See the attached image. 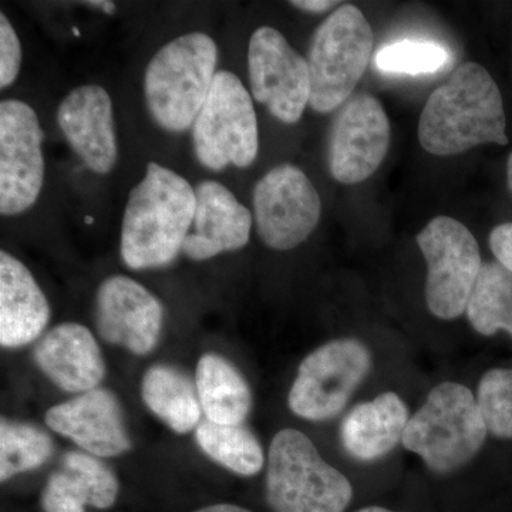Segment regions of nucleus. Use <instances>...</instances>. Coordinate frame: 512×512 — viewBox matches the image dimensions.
Instances as JSON below:
<instances>
[{"label": "nucleus", "instance_id": "10", "mask_svg": "<svg viewBox=\"0 0 512 512\" xmlns=\"http://www.w3.org/2000/svg\"><path fill=\"white\" fill-rule=\"evenodd\" d=\"M320 214L319 192L296 165H278L255 185L256 231L268 248L289 251L303 244L318 227Z\"/></svg>", "mask_w": 512, "mask_h": 512}, {"label": "nucleus", "instance_id": "23", "mask_svg": "<svg viewBox=\"0 0 512 512\" xmlns=\"http://www.w3.org/2000/svg\"><path fill=\"white\" fill-rule=\"evenodd\" d=\"M195 441L205 456L241 477H254L265 464L264 448L247 427L224 426L201 421L195 429Z\"/></svg>", "mask_w": 512, "mask_h": 512}, {"label": "nucleus", "instance_id": "14", "mask_svg": "<svg viewBox=\"0 0 512 512\" xmlns=\"http://www.w3.org/2000/svg\"><path fill=\"white\" fill-rule=\"evenodd\" d=\"M164 323V308L146 286L124 275L100 285L96 295V325L107 343L146 356L156 348Z\"/></svg>", "mask_w": 512, "mask_h": 512}, {"label": "nucleus", "instance_id": "26", "mask_svg": "<svg viewBox=\"0 0 512 512\" xmlns=\"http://www.w3.org/2000/svg\"><path fill=\"white\" fill-rule=\"evenodd\" d=\"M62 470L82 491L87 507L109 510L116 504L120 493L119 480L99 457L84 451H70L63 457Z\"/></svg>", "mask_w": 512, "mask_h": 512}, {"label": "nucleus", "instance_id": "19", "mask_svg": "<svg viewBox=\"0 0 512 512\" xmlns=\"http://www.w3.org/2000/svg\"><path fill=\"white\" fill-rule=\"evenodd\" d=\"M50 306L32 272L9 252H0V345L19 349L42 338Z\"/></svg>", "mask_w": 512, "mask_h": 512}, {"label": "nucleus", "instance_id": "2", "mask_svg": "<svg viewBox=\"0 0 512 512\" xmlns=\"http://www.w3.org/2000/svg\"><path fill=\"white\" fill-rule=\"evenodd\" d=\"M195 188L170 168L148 163L143 180L128 195L120 252L134 271L173 264L194 221Z\"/></svg>", "mask_w": 512, "mask_h": 512}, {"label": "nucleus", "instance_id": "27", "mask_svg": "<svg viewBox=\"0 0 512 512\" xmlns=\"http://www.w3.org/2000/svg\"><path fill=\"white\" fill-rule=\"evenodd\" d=\"M477 402L488 433L512 439V369H491L481 377Z\"/></svg>", "mask_w": 512, "mask_h": 512}, {"label": "nucleus", "instance_id": "12", "mask_svg": "<svg viewBox=\"0 0 512 512\" xmlns=\"http://www.w3.org/2000/svg\"><path fill=\"white\" fill-rule=\"evenodd\" d=\"M43 131L25 101L0 103V214H23L39 198L45 180Z\"/></svg>", "mask_w": 512, "mask_h": 512}, {"label": "nucleus", "instance_id": "32", "mask_svg": "<svg viewBox=\"0 0 512 512\" xmlns=\"http://www.w3.org/2000/svg\"><path fill=\"white\" fill-rule=\"evenodd\" d=\"M291 5L306 10V12L322 13L338 5V2H329V0H299L298 2V0H293Z\"/></svg>", "mask_w": 512, "mask_h": 512}, {"label": "nucleus", "instance_id": "5", "mask_svg": "<svg viewBox=\"0 0 512 512\" xmlns=\"http://www.w3.org/2000/svg\"><path fill=\"white\" fill-rule=\"evenodd\" d=\"M352 484L326 463L306 434L279 431L272 440L266 470V501L274 512H343Z\"/></svg>", "mask_w": 512, "mask_h": 512}, {"label": "nucleus", "instance_id": "17", "mask_svg": "<svg viewBox=\"0 0 512 512\" xmlns=\"http://www.w3.org/2000/svg\"><path fill=\"white\" fill-rule=\"evenodd\" d=\"M36 365L63 392L83 394L97 389L106 376L99 343L80 323H60L35 346Z\"/></svg>", "mask_w": 512, "mask_h": 512}, {"label": "nucleus", "instance_id": "37", "mask_svg": "<svg viewBox=\"0 0 512 512\" xmlns=\"http://www.w3.org/2000/svg\"><path fill=\"white\" fill-rule=\"evenodd\" d=\"M73 33H74V35H76V36H80V32H79V30H77L76 28H74V29H73Z\"/></svg>", "mask_w": 512, "mask_h": 512}, {"label": "nucleus", "instance_id": "30", "mask_svg": "<svg viewBox=\"0 0 512 512\" xmlns=\"http://www.w3.org/2000/svg\"><path fill=\"white\" fill-rule=\"evenodd\" d=\"M22 64V47L12 23L0 15V87L12 86L18 79Z\"/></svg>", "mask_w": 512, "mask_h": 512}, {"label": "nucleus", "instance_id": "28", "mask_svg": "<svg viewBox=\"0 0 512 512\" xmlns=\"http://www.w3.org/2000/svg\"><path fill=\"white\" fill-rule=\"evenodd\" d=\"M448 62L443 46L419 40H403L383 47L376 56L377 69L393 74H429L439 72Z\"/></svg>", "mask_w": 512, "mask_h": 512}, {"label": "nucleus", "instance_id": "36", "mask_svg": "<svg viewBox=\"0 0 512 512\" xmlns=\"http://www.w3.org/2000/svg\"><path fill=\"white\" fill-rule=\"evenodd\" d=\"M356 512H396V511L387 510V508H382V507H366V508H362V510H359Z\"/></svg>", "mask_w": 512, "mask_h": 512}, {"label": "nucleus", "instance_id": "35", "mask_svg": "<svg viewBox=\"0 0 512 512\" xmlns=\"http://www.w3.org/2000/svg\"><path fill=\"white\" fill-rule=\"evenodd\" d=\"M507 185L508 190H510L512 195V153L510 154V157H508L507 161Z\"/></svg>", "mask_w": 512, "mask_h": 512}, {"label": "nucleus", "instance_id": "3", "mask_svg": "<svg viewBox=\"0 0 512 512\" xmlns=\"http://www.w3.org/2000/svg\"><path fill=\"white\" fill-rule=\"evenodd\" d=\"M218 47L202 32H191L161 47L144 74V96L154 121L171 133L195 123L217 72Z\"/></svg>", "mask_w": 512, "mask_h": 512}, {"label": "nucleus", "instance_id": "25", "mask_svg": "<svg viewBox=\"0 0 512 512\" xmlns=\"http://www.w3.org/2000/svg\"><path fill=\"white\" fill-rule=\"evenodd\" d=\"M53 440L39 427L23 421L0 423V481L36 470L52 457Z\"/></svg>", "mask_w": 512, "mask_h": 512}, {"label": "nucleus", "instance_id": "8", "mask_svg": "<svg viewBox=\"0 0 512 512\" xmlns=\"http://www.w3.org/2000/svg\"><path fill=\"white\" fill-rule=\"evenodd\" d=\"M417 245L427 264V308L441 320L460 318L483 266L477 239L460 221L437 217L417 234Z\"/></svg>", "mask_w": 512, "mask_h": 512}, {"label": "nucleus", "instance_id": "15", "mask_svg": "<svg viewBox=\"0 0 512 512\" xmlns=\"http://www.w3.org/2000/svg\"><path fill=\"white\" fill-rule=\"evenodd\" d=\"M45 423L94 457H119L131 448L119 400L101 387L50 407Z\"/></svg>", "mask_w": 512, "mask_h": 512}, {"label": "nucleus", "instance_id": "11", "mask_svg": "<svg viewBox=\"0 0 512 512\" xmlns=\"http://www.w3.org/2000/svg\"><path fill=\"white\" fill-rule=\"evenodd\" d=\"M251 92L276 120L295 124L311 99V74L303 59L281 32L262 26L248 45Z\"/></svg>", "mask_w": 512, "mask_h": 512}, {"label": "nucleus", "instance_id": "16", "mask_svg": "<svg viewBox=\"0 0 512 512\" xmlns=\"http://www.w3.org/2000/svg\"><path fill=\"white\" fill-rule=\"evenodd\" d=\"M60 130L83 164L96 174H109L119 157L113 104L96 84L74 89L57 111Z\"/></svg>", "mask_w": 512, "mask_h": 512}, {"label": "nucleus", "instance_id": "4", "mask_svg": "<svg viewBox=\"0 0 512 512\" xmlns=\"http://www.w3.org/2000/svg\"><path fill=\"white\" fill-rule=\"evenodd\" d=\"M488 429L477 397L460 383L434 387L419 412L410 417L403 446L434 473L460 470L484 446Z\"/></svg>", "mask_w": 512, "mask_h": 512}, {"label": "nucleus", "instance_id": "18", "mask_svg": "<svg viewBox=\"0 0 512 512\" xmlns=\"http://www.w3.org/2000/svg\"><path fill=\"white\" fill-rule=\"evenodd\" d=\"M194 232L183 252L192 261H207L222 252L244 248L251 237L252 214L225 185L202 181L195 188Z\"/></svg>", "mask_w": 512, "mask_h": 512}, {"label": "nucleus", "instance_id": "13", "mask_svg": "<svg viewBox=\"0 0 512 512\" xmlns=\"http://www.w3.org/2000/svg\"><path fill=\"white\" fill-rule=\"evenodd\" d=\"M390 121L370 94L350 97L332 124L328 161L332 177L342 184L363 183L382 165L390 147Z\"/></svg>", "mask_w": 512, "mask_h": 512}, {"label": "nucleus", "instance_id": "22", "mask_svg": "<svg viewBox=\"0 0 512 512\" xmlns=\"http://www.w3.org/2000/svg\"><path fill=\"white\" fill-rule=\"evenodd\" d=\"M141 397L154 416L177 434H187L201 424L202 409L195 382L170 365H154L141 382Z\"/></svg>", "mask_w": 512, "mask_h": 512}, {"label": "nucleus", "instance_id": "9", "mask_svg": "<svg viewBox=\"0 0 512 512\" xmlns=\"http://www.w3.org/2000/svg\"><path fill=\"white\" fill-rule=\"evenodd\" d=\"M372 369V353L356 339H336L313 350L299 365L288 396L289 409L303 420L338 416Z\"/></svg>", "mask_w": 512, "mask_h": 512}, {"label": "nucleus", "instance_id": "33", "mask_svg": "<svg viewBox=\"0 0 512 512\" xmlns=\"http://www.w3.org/2000/svg\"><path fill=\"white\" fill-rule=\"evenodd\" d=\"M194 512H252L248 508L241 507L237 504H212L208 507H202Z\"/></svg>", "mask_w": 512, "mask_h": 512}, {"label": "nucleus", "instance_id": "20", "mask_svg": "<svg viewBox=\"0 0 512 512\" xmlns=\"http://www.w3.org/2000/svg\"><path fill=\"white\" fill-rule=\"evenodd\" d=\"M409 419L399 394L382 393L350 410L340 427V440L355 460H380L403 441Z\"/></svg>", "mask_w": 512, "mask_h": 512}, {"label": "nucleus", "instance_id": "31", "mask_svg": "<svg viewBox=\"0 0 512 512\" xmlns=\"http://www.w3.org/2000/svg\"><path fill=\"white\" fill-rule=\"evenodd\" d=\"M488 242L498 264L512 274V222L497 225L491 231Z\"/></svg>", "mask_w": 512, "mask_h": 512}, {"label": "nucleus", "instance_id": "24", "mask_svg": "<svg viewBox=\"0 0 512 512\" xmlns=\"http://www.w3.org/2000/svg\"><path fill=\"white\" fill-rule=\"evenodd\" d=\"M466 315L480 335L493 336L505 330L512 338V274L508 269L498 262L481 266Z\"/></svg>", "mask_w": 512, "mask_h": 512}, {"label": "nucleus", "instance_id": "21", "mask_svg": "<svg viewBox=\"0 0 512 512\" xmlns=\"http://www.w3.org/2000/svg\"><path fill=\"white\" fill-rule=\"evenodd\" d=\"M195 387L202 413L212 423L238 426L252 409L247 380L229 360L217 353H205L195 369Z\"/></svg>", "mask_w": 512, "mask_h": 512}, {"label": "nucleus", "instance_id": "6", "mask_svg": "<svg viewBox=\"0 0 512 512\" xmlns=\"http://www.w3.org/2000/svg\"><path fill=\"white\" fill-rule=\"evenodd\" d=\"M373 30L356 6L343 5L316 29L308 52L309 106L326 114L340 109L369 66Z\"/></svg>", "mask_w": 512, "mask_h": 512}, {"label": "nucleus", "instance_id": "1", "mask_svg": "<svg viewBox=\"0 0 512 512\" xmlns=\"http://www.w3.org/2000/svg\"><path fill=\"white\" fill-rule=\"evenodd\" d=\"M419 141L434 156H456L483 144L507 146L503 96L481 64H461L434 90L419 121Z\"/></svg>", "mask_w": 512, "mask_h": 512}, {"label": "nucleus", "instance_id": "29", "mask_svg": "<svg viewBox=\"0 0 512 512\" xmlns=\"http://www.w3.org/2000/svg\"><path fill=\"white\" fill-rule=\"evenodd\" d=\"M40 503L45 512H86L87 508L82 491L62 468L47 480Z\"/></svg>", "mask_w": 512, "mask_h": 512}, {"label": "nucleus", "instance_id": "34", "mask_svg": "<svg viewBox=\"0 0 512 512\" xmlns=\"http://www.w3.org/2000/svg\"><path fill=\"white\" fill-rule=\"evenodd\" d=\"M87 6H92V8L103 10L107 15H114L117 10L116 3L107 2V0H94V2H86Z\"/></svg>", "mask_w": 512, "mask_h": 512}, {"label": "nucleus", "instance_id": "7", "mask_svg": "<svg viewBox=\"0 0 512 512\" xmlns=\"http://www.w3.org/2000/svg\"><path fill=\"white\" fill-rule=\"evenodd\" d=\"M195 154L208 170L247 168L259 151L258 119L251 94L237 74L221 70L194 123Z\"/></svg>", "mask_w": 512, "mask_h": 512}]
</instances>
